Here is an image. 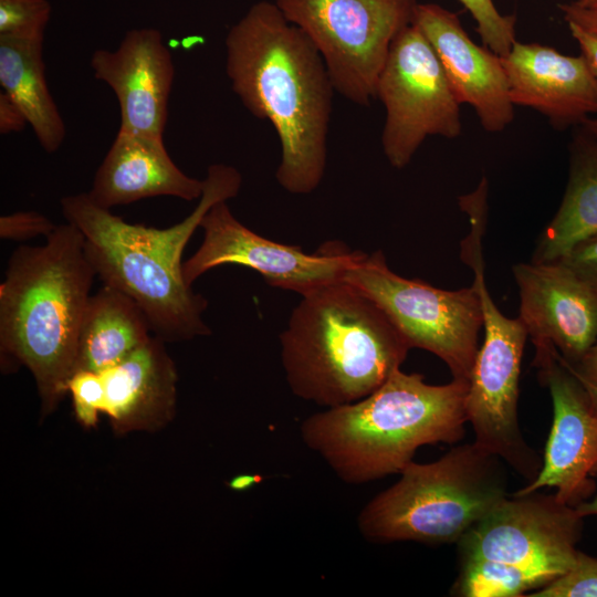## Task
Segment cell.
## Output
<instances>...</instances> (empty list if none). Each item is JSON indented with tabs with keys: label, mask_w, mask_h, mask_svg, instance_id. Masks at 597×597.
<instances>
[{
	"label": "cell",
	"mask_w": 597,
	"mask_h": 597,
	"mask_svg": "<svg viewBox=\"0 0 597 597\" xmlns=\"http://www.w3.org/2000/svg\"><path fill=\"white\" fill-rule=\"evenodd\" d=\"M224 44L234 94L276 132L279 185L290 193H311L325 174L335 91L321 54L275 2L265 0L229 29Z\"/></svg>",
	"instance_id": "cell-1"
},
{
	"label": "cell",
	"mask_w": 597,
	"mask_h": 597,
	"mask_svg": "<svg viewBox=\"0 0 597 597\" xmlns=\"http://www.w3.org/2000/svg\"><path fill=\"white\" fill-rule=\"evenodd\" d=\"M199 202L182 221L164 229L132 224L97 206L87 192L61 199L66 222L83 234L86 256L103 284L129 295L151 333L164 342L211 334L202 318L208 301L182 276V252L208 210L235 197L242 184L232 166L208 167Z\"/></svg>",
	"instance_id": "cell-2"
},
{
	"label": "cell",
	"mask_w": 597,
	"mask_h": 597,
	"mask_svg": "<svg viewBox=\"0 0 597 597\" xmlns=\"http://www.w3.org/2000/svg\"><path fill=\"white\" fill-rule=\"evenodd\" d=\"M280 335L293 394L327 408L358 401L400 369L411 348L381 306L345 279L303 294Z\"/></svg>",
	"instance_id": "cell-3"
},
{
	"label": "cell",
	"mask_w": 597,
	"mask_h": 597,
	"mask_svg": "<svg viewBox=\"0 0 597 597\" xmlns=\"http://www.w3.org/2000/svg\"><path fill=\"white\" fill-rule=\"evenodd\" d=\"M82 232L56 226L43 245H21L0 284L1 356L33 375L44 413L67 392L81 323L96 273Z\"/></svg>",
	"instance_id": "cell-4"
},
{
	"label": "cell",
	"mask_w": 597,
	"mask_h": 597,
	"mask_svg": "<svg viewBox=\"0 0 597 597\" xmlns=\"http://www.w3.org/2000/svg\"><path fill=\"white\" fill-rule=\"evenodd\" d=\"M468 389V381L430 385L398 369L365 398L307 417L301 437L341 480L366 483L400 473L422 446L461 441Z\"/></svg>",
	"instance_id": "cell-5"
},
{
	"label": "cell",
	"mask_w": 597,
	"mask_h": 597,
	"mask_svg": "<svg viewBox=\"0 0 597 597\" xmlns=\"http://www.w3.org/2000/svg\"><path fill=\"white\" fill-rule=\"evenodd\" d=\"M584 517L555 494H509L455 543L458 597H523L576 564Z\"/></svg>",
	"instance_id": "cell-6"
},
{
	"label": "cell",
	"mask_w": 597,
	"mask_h": 597,
	"mask_svg": "<svg viewBox=\"0 0 597 597\" xmlns=\"http://www.w3.org/2000/svg\"><path fill=\"white\" fill-rule=\"evenodd\" d=\"M505 465L474 441L430 463L411 461L362 509L358 531L373 543H457L509 495Z\"/></svg>",
	"instance_id": "cell-7"
},
{
	"label": "cell",
	"mask_w": 597,
	"mask_h": 597,
	"mask_svg": "<svg viewBox=\"0 0 597 597\" xmlns=\"http://www.w3.org/2000/svg\"><path fill=\"white\" fill-rule=\"evenodd\" d=\"M321 54L333 87L367 106L396 36L413 19L417 0H275Z\"/></svg>",
	"instance_id": "cell-8"
},
{
	"label": "cell",
	"mask_w": 597,
	"mask_h": 597,
	"mask_svg": "<svg viewBox=\"0 0 597 597\" xmlns=\"http://www.w3.org/2000/svg\"><path fill=\"white\" fill-rule=\"evenodd\" d=\"M345 280L371 296L411 348L426 349L448 366L452 379L468 381L483 325L476 287L443 290L398 275L381 251L362 253Z\"/></svg>",
	"instance_id": "cell-9"
},
{
	"label": "cell",
	"mask_w": 597,
	"mask_h": 597,
	"mask_svg": "<svg viewBox=\"0 0 597 597\" xmlns=\"http://www.w3.org/2000/svg\"><path fill=\"white\" fill-rule=\"evenodd\" d=\"M376 97L386 114L383 151L395 168L406 167L428 136L461 135V104L436 51L412 22L391 44Z\"/></svg>",
	"instance_id": "cell-10"
},
{
	"label": "cell",
	"mask_w": 597,
	"mask_h": 597,
	"mask_svg": "<svg viewBox=\"0 0 597 597\" xmlns=\"http://www.w3.org/2000/svg\"><path fill=\"white\" fill-rule=\"evenodd\" d=\"M200 228L203 241L182 263V276L188 285L213 268L237 264L260 273L274 287L301 295L317 285L344 279L363 253L336 242L324 244L315 253H305L300 245L265 239L242 224L227 201L213 205Z\"/></svg>",
	"instance_id": "cell-11"
},
{
	"label": "cell",
	"mask_w": 597,
	"mask_h": 597,
	"mask_svg": "<svg viewBox=\"0 0 597 597\" xmlns=\"http://www.w3.org/2000/svg\"><path fill=\"white\" fill-rule=\"evenodd\" d=\"M533 365L549 390L553 422L538 474L514 493L554 488L561 502L576 507L596 491L597 410L555 347L535 352Z\"/></svg>",
	"instance_id": "cell-12"
},
{
	"label": "cell",
	"mask_w": 597,
	"mask_h": 597,
	"mask_svg": "<svg viewBox=\"0 0 597 597\" xmlns=\"http://www.w3.org/2000/svg\"><path fill=\"white\" fill-rule=\"evenodd\" d=\"M520 315L535 352L555 347L569 365L597 342V295L558 261L519 263Z\"/></svg>",
	"instance_id": "cell-13"
},
{
	"label": "cell",
	"mask_w": 597,
	"mask_h": 597,
	"mask_svg": "<svg viewBox=\"0 0 597 597\" xmlns=\"http://www.w3.org/2000/svg\"><path fill=\"white\" fill-rule=\"evenodd\" d=\"M91 69L116 95L118 130L164 137L175 66L159 30L127 31L116 50L93 52Z\"/></svg>",
	"instance_id": "cell-14"
},
{
	"label": "cell",
	"mask_w": 597,
	"mask_h": 597,
	"mask_svg": "<svg viewBox=\"0 0 597 597\" xmlns=\"http://www.w3.org/2000/svg\"><path fill=\"white\" fill-rule=\"evenodd\" d=\"M412 23L436 51L460 104H469L486 132H501L514 119V104L502 57L474 43L459 15L436 3H419Z\"/></svg>",
	"instance_id": "cell-15"
},
{
	"label": "cell",
	"mask_w": 597,
	"mask_h": 597,
	"mask_svg": "<svg viewBox=\"0 0 597 597\" xmlns=\"http://www.w3.org/2000/svg\"><path fill=\"white\" fill-rule=\"evenodd\" d=\"M501 57L514 105L537 111L556 128L580 126L597 115V80L582 54L516 41Z\"/></svg>",
	"instance_id": "cell-16"
},
{
	"label": "cell",
	"mask_w": 597,
	"mask_h": 597,
	"mask_svg": "<svg viewBox=\"0 0 597 597\" xmlns=\"http://www.w3.org/2000/svg\"><path fill=\"white\" fill-rule=\"evenodd\" d=\"M203 187V179L177 167L163 137L118 130L87 193L97 206L111 209L158 196L191 201L201 197Z\"/></svg>",
	"instance_id": "cell-17"
},
{
	"label": "cell",
	"mask_w": 597,
	"mask_h": 597,
	"mask_svg": "<svg viewBox=\"0 0 597 597\" xmlns=\"http://www.w3.org/2000/svg\"><path fill=\"white\" fill-rule=\"evenodd\" d=\"M165 343L151 335L119 364L101 373L103 412L116 432L156 430L172 419L177 371Z\"/></svg>",
	"instance_id": "cell-18"
},
{
	"label": "cell",
	"mask_w": 597,
	"mask_h": 597,
	"mask_svg": "<svg viewBox=\"0 0 597 597\" xmlns=\"http://www.w3.org/2000/svg\"><path fill=\"white\" fill-rule=\"evenodd\" d=\"M150 332L138 304L123 291L103 284L85 306L74 373H102L119 364L151 337Z\"/></svg>",
	"instance_id": "cell-19"
},
{
	"label": "cell",
	"mask_w": 597,
	"mask_h": 597,
	"mask_svg": "<svg viewBox=\"0 0 597 597\" xmlns=\"http://www.w3.org/2000/svg\"><path fill=\"white\" fill-rule=\"evenodd\" d=\"M569 153L565 193L537 241L533 262L556 261L577 242L597 233V138L580 127Z\"/></svg>",
	"instance_id": "cell-20"
},
{
	"label": "cell",
	"mask_w": 597,
	"mask_h": 597,
	"mask_svg": "<svg viewBox=\"0 0 597 597\" xmlns=\"http://www.w3.org/2000/svg\"><path fill=\"white\" fill-rule=\"evenodd\" d=\"M43 40L0 36V84L31 125L46 153L60 148L66 127L50 93Z\"/></svg>",
	"instance_id": "cell-21"
},
{
	"label": "cell",
	"mask_w": 597,
	"mask_h": 597,
	"mask_svg": "<svg viewBox=\"0 0 597 597\" xmlns=\"http://www.w3.org/2000/svg\"><path fill=\"white\" fill-rule=\"evenodd\" d=\"M51 12L48 0H0V36L43 40Z\"/></svg>",
	"instance_id": "cell-22"
},
{
	"label": "cell",
	"mask_w": 597,
	"mask_h": 597,
	"mask_svg": "<svg viewBox=\"0 0 597 597\" xmlns=\"http://www.w3.org/2000/svg\"><path fill=\"white\" fill-rule=\"evenodd\" d=\"M471 13L484 46L505 56L515 39V17L499 11L493 0H458Z\"/></svg>",
	"instance_id": "cell-23"
},
{
	"label": "cell",
	"mask_w": 597,
	"mask_h": 597,
	"mask_svg": "<svg viewBox=\"0 0 597 597\" xmlns=\"http://www.w3.org/2000/svg\"><path fill=\"white\" fill-rule=\"evenodd\" d=\"M76 419L85 427H95L103 412L105 389L101 373L75 371L67 383Z\"/></svg>",
	"instance_id": "cell-24"
},
{
	"label": "cell",
	"mask_w": 597,
	"mask_h": 597,
	"mask_svg": "<svg viewBox=\"0 0 597 597\" xmlns=\"http://www.w3.org/2000/svg\"><path fill=\"white\" fill-rule=\"evenodd\" d=\"M528 597H597V557L579 551L567 574Z\"/></svg>",
	"instance_id": "cell-25"
},
{
	"label": "cell",
	"mask_w": 597,
	"mask_h": 597,
	"mask_svg": "<svg viewBox=\"0 0 597 597\" xmlns=\"http://www.w3.org/2000/svg\"><path fill=\"white\" fill-rule=\"evenodd\" d=\"M55 224L36 211H18L0 218V238L25 241L39 235H49Z\"/></svg>",
	"instance_id": "cell-26"
},
{
	"label": "cell",
	"mask_w": 597,
	"mask_h": 597,
	"mask_svg": "<svg viewBox=\"0 0 597 597\" xmlns=\"http://www.w3.org/2000/svg\"><path fill=\"white\" fill-rule=\"evenodd\" d=\"M556 261L567 266L597 295V233L577 242Z\"/></svg>",
	"instance_id": "cell-27"
},
{
	"label": "cell",
	"mask_w": 597,
	"mask_h": 597,
	"mask_svg": "<svg viewBox=\"0 0 597 597\" xmlns=\"http://www.w3.org/2000/svg\"><path fill=\"white\" fill-rule=\"evenodd\" d=\"M28 121L13 102V100L2 91L0 93V132L1 134H8L12 132H20L24 128Z\"/></svg>",
	"instance_id": "cell-28"
},
{
	"label": "cell",
	"mask_w": 597,
	"mask_h": 597,
	"mask_svg": "<svg viewBox=\"0 0 597 597\" xmlns=\"http://www.w3.org/2000/svg\"><path fill=\"white\" fill-rule=\"evenodd\" d=\"M567 24L572 36L579 45L580 54L597 80V33L586 30L574 22H567Z\"/></svg>",
	"instance_id": "cell-29"
},
{
	"label": "cell",
	"mask_w": 597,
	"mask_h": 597,
	"mask_svg": "<svg viewBox=\"0 0 597 597\" xmlns=\"http://www.w3.org/2000/svg\"><path fill=\"white\" fill-rule=\"evenodd\" d=\"M558 8L566 22H574L597 33V11L582 8L574 2L559 3Z\"/></svg>",
	"instance_id": "cell-30"
},
{
	"label": "cell",
	"mask_w": 597,
	"mask_h": 597,
	"mask_svg": "<svg viewBox=\"0 0 597 597\" xmlns=\"http://www.w3.org/2000/svg\"><path fill=\"white\" fill-rule=\"evenodd\" d=\"M567 365L582 381L597 388V342L578 363Z\"/></svg>",
	"instance_id": "cell-31"
},
{
	"label": "cell",
	"mask_w": 597,
	"mask_h": 597,
	"mask_svg": "<svg viewBox=\"0 0 597 597\" xmlns=\"http://www.w3.org/2000/svg\"><path fill=\"white\" fill-rule=\"evenodd\" d=\"M261 481V476L252 474H241L232 478L228 485L230 489L235 491H244L255 483Z\"/></svg>",
	"instance_id": "cell-32"
},
{
	"label": "cell",
	"mask_w": 597,
	"mask_h": 597,
	"mask_svg": "<svg viewBox=\"0 0 597 597\" xmlns=\"http://www.w3.org/2000/svg\"><path fill=\"white\" fill-rule=\"evenodd\" d=\"M576 510L584 519L593 516L597 521V495L577 505Z\"/></svg>",
	"instance_id": "cell-33"
},
{
	"label": "cell",
	"mask_w": 597,
	"mask_h": 597,
	"mask_svg": "<svg viewBox=\"0 0 597 597\" xmlns=\"http://www.w3.org/2000/svg\"><path fill=\"white\" fill-rule=\"evenodd\" d=\"M580 127L597 138V117H589Z\"/></svg>",
	"instance_id": "cell-34"
},
{
	"label": "cell",
	"mask_w": 597,
	"mask_h": 597,
	"mask_svg": "<svg viewBox=\"0 0 597 597\" xmlns=\"http://www.w3.org/2000/svg\"><path fill=\"white\" fill-rule=\"evenodd\" d=\"M573 2L582 8L597 11V0H575Z\"/></svg>",
	"instance_id": "cell-35"
},
{
	"label": "cell",
	"mask_w": 597,
	"mask_h": 597,
	"mask_svg": "<svg viewBox=\"0 0 597 597\" xmlns=\"http://www.w3.org/2000/svg\"><path fill=\"white\" fill-rule=\"evenodd\" d=\"M580 380V379H579ZM582 381V380H580ZM582 384L584 385V387L586 388L590 399H591V402L595 407V409L597 410V388L582 381Z\"/></svg>",
	"instance_id": "cell-36"
}]
</instances>
